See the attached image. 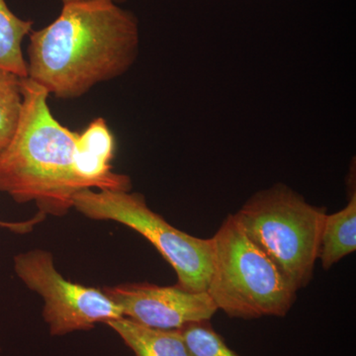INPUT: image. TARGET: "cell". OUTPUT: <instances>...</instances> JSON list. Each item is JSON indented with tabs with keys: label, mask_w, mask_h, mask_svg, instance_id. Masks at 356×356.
<instances>
[{
	"label": "cell",
	"mask_w": 356,
	"mask_h": 356,
	"mask_svg": "<svg viewBox=\"0 0 356 356\" xmlns=\"http://www.w3.org/2000/svg\"><path fill=\"white\" fill-rule=\"evenodd\" d=\"M29 39L28 79L49 95L74 99L131 69L139 55V22L114 0L67 2Z\"/></svg>",
	"instance_id": "cell-1"
},
{
	"label": "cell",
	"mask_w": 356,
	"mask_h": 356,
	"mask_svg": "<svg viewBox=\"0 0 356 356\" xmlns=\"http://www.w3.org/2000/svg\"><path fill=\"white\" fill-rule=\"evenodd\" d=\"M22 95L17 127L0 153V192L17 203L35 202L44 216H65L74 196L91 189L77 172L79 133L54 117L48 91L28 77Z\"/></svg>",
	"instance_id": "cell-2"
},
{
	"label": "cell",
	"mask_w": 356,
	"mask_h": 356,
	"mask_svg": "<svg viewBox=\"0 0 356 356\" xmlns=\"http://www.w3.org/2000/svg\"><path fill=\"white\" fill-rule=\"evenodd\" d=\"M207 293L231 318L284 317L297 290L250 238L235 217L226 218L212 238Z\"/></svg>",
	"instance_id": "cell-3"
},
{
	"label": "cell",
	"mask_w": 356,
	"mask_h": 356,
	"mask_svg": "<svg viewBox=\"0 0 356 356\" xmlns=\"http://www.w3.org/2000/svg\"><path fill=\"white\" fill-rule=\"evenodd\" d=\"M234 215L297 291L311 282L325 208L312 205L287 185L277 184L257 192Z\"/></svg>",
	"instance_id": "cell-4"
},
{
	"label": "cell",
	"mask_w": 356,
	"mask_h": 356,
	"mask_svg": "<svg viewBox=\"0 0 356 356\" xmlns=\"http://www.w3.org/2000/svg\"><path fill=\"white\" fill-rule=\"evenodd\" d=\"M74 208L89 219L117 222L137 232L175 269L178 286L207 292L212 273V238H196L175 228L149 209L140 193L83 189L74 196Z\"/></svg>",
	"instance_id": "cell-5"
},
{
	"label": "cell",
	"mask_w": 356,
	"mask_h": 356,
	"mask_svg": "<svg viewBox=\"0 0 356 356\" xmlns=\"http://www.w3.org/2000/svg\"><path fill=\"white\" fill-rule=\"evenodd\" d=\"M14 271L25 286L43 298V318L51 336L88 331L97 323L106 324L123 317L120 308L103 290L65 280L47 250L15 255Z\"/></svg>",
	"instance_id": "cell-6"
},
{
	"label": "cell",
	"mask_w": 356,
	"mask_h": 356,
	"mask_svg": "<svg viewBox=\"0 0 356 356\" xmlns=\"http://www.w3.org/2000/svg\"><path fill=\"white\" fill-rule=\"evenodd\" d=\"M102 290L118 305L123 317L154 329L181 330L210 321L218 311L207 292L188 291L177 284L127 283Z\"/></svg>",
	"instance_id": "cell-7"
},
{
	"label": "cell",
	"mask_w": 356,
	"mask_h": 356,
	"mask_svg": "<svg viewBox=\"0 0 356 356\" xmlns=\"http://www.w3.org/2000/svg\"><path fill=\"white\" fill-rule=\"evenodd\" d=\"M116 142L107 122L97 118L79 133L76 168L79 177L91 189L131 191L128 175L112 172Z\"/></svg>",
	"instance_id": "cell-8"
},
{
	"label": "cell",
	"mask_w": 356,
	"mask_h": 356,
	"mask_svg": "<svg viewBox=\"0 0 356 356\" xmlns=\"http://www.w3.org/2000/svg\"><path fill=\"white\" fill-rule=\"evenodd\" d=\"M136 356H191L180 330H159L122 317L106 323Z\"/></svg>",
	"instance_id": "cell-9"
},
{
	"label": "cell",
	"mask_w": 356,
	"mask_h": 356,
	"mask_svg": "<svg viewBox=\"0 0 356 356\" xmlns=\"http://www.w3.org/2000/svg\"><path fill=\"white\" fill-rule=\"evenodd\" d=\"M356 250V192L351 191L348 205L334 214H327L321 234L318 259L329 270Z\"/></svg>",
	"instance_id": "cell-10"
},
{
	"label": "cell",
	"mask_w": 356,
	"mask_h": 356,
	"mask_svg": "<svg viewBox=\"0 0 356 356\" xmlns=\"http://www.w3.org/2000/svg\"><path fill=\"white\" fill-rule=\"evenodd\" d=\"M33 21L18 17L0 0V70L27 77V60L22 50L23 40L32 32Z\"/></svg>",
	"instance_id": "cell-11"
},
{
	"label": "cell",
	"mask_w": 356,
	"mask_h": 356,
	"mask_svg": "<svg viewBox=\"0 0 356 356\" xmlns=\"http://www.w3.org/2000/svg\"><path fill=\"white\" fill-rule=\"evenodd\" d=\"M13 72L0 70V153L13 139L22 109V81Z\"/></svg>",
	"instance_id": "cell-12"
},
{
	"label": "cell",
	"mask_w": 356,
	"mask_h": 356,
	"mask_svg": "<svg viewBox=\"0 0 356 356\" xmlns=\"http://www.w3.org/2000/svg\"><path fill=\"white\" fill-rule=\"evenodd\" d=\"M180 332L191 356H240L213 329L210 321L186 325Z\"/></svg>",
	"instance_id": "cell-13"
},
{
	"label": "cell",
	"mask_w": 356,
	"mask_h": 356,
	"mask_svg": "<svg viewBox=\"0 0 356 356\" xmlns=\"http://www.w3.org/2000/svg\"><path fill=\"white\" fill-rule=\"evenodd\" d=\"M44 215L40 214L38 216L33 218L29 221L26 222H4L0 221V227H3L9 231L15 232V233L23 234L27 233V232L31 231L33 227L37 224V222H41L44 219Z\"/></svg>",
	"instance_id": "cell-14"
},
{
	"label": "cell",
	"mask_w": 356,
	"mask_h": 356,
	"mask_svg": "<svg viewBox=\"0 0 356 356\" xmlns=\"http://www.w3.org/2000/svg\"><path fill=\"white\" fill-rule=\"evenodd\" d=\"M63 3H67V2H72V1H88V0H62ZM115 1V0H114Z\"/></svg>",
	"instance_id": "cell-15"
}]
</instances>
